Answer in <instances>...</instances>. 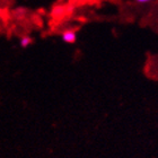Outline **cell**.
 Here are the masks:
<instances>
[{
	"mask_svg": "<svg viewBox=\"0 0 158 158\" xmlns=\"http://www.w3.org/2000/svg\"><path fill=\"white\" fill-rule=\"evenodd\" d=\"M61 37H62V41L66 43H75L77 40V34L75 31H71V30H68V31H64L62 33V35H61Z\"/></svg>",
	"mask_w": 158,
	"mask_h": 158,
	"instance_id": "6da1fadb",
	"label": "cell"
},
{
	"mask_svg": "<svg viewBox=\"0 0 158 158\" xmlns=\"http://www.w3.org/2000/svg\"><path fill=\"white\" fill-rule=\"evenodd\" d=\"M32 43H33V41H32V39H31L30 36H23L19 40V45L22 46V48H24V49L28 48Z\"/></svg>",
	"mask_w": 158,
	"mask_h": 158,
	"instance_id": "7a4b0ae2",
	"label": "cell"
},
{
	"mask_svg": "<svg viewBox=\"0 0 158 158\" xmlns=\"http://www.w3.org/2000/svg\"><path fill=\"white\" fill-rule=\"evenodd\" d=\"M135 2L139 3V5H146V3H149L152 0H135Z\"/></svg>",
	"mask_w": 158,
	"mask_h": 158,
	"instance_id": "3957f363",
	"label": "cell"
}]
</instances>
